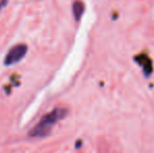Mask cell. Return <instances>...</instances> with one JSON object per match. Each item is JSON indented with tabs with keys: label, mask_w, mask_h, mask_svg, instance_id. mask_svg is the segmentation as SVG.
I'll list each match as a JSON object with an SVG mask.
<instances>
[{
	"label": "cell",
	"mask_w": 154,
	"mask_h": 153,
	"mask_svg": "<svg viewBox=\"0 0 154 153\" xmlns=\"http://www.w3.org/2000/svg\"><path fill=\"white\" fill-rule=\"evenodd\" d=\"M84 10H85V6H84L83 2L79 1V0L75 1V3L72 5V13H73V17H75V19L77 21H79L81 19L82 15L84 13Z\"/></svg>",
	"instance_id": "3"
},
{
	"label": "cell",
	"mask_w": 154,
	"mask_h": 153,
	"mask_svg": "<svg viewBox=\"0 0 154 153\" xmlns=\"http://www.w3.org/2000/svg\"><path fill=\"white\" fill-rule=\"evenodd\" d=\"M27 53V46L23 43L16 44L8 49L5 58H4V64L8 66L14 65V64L20 62L25 57Z\"/></svg>",
	"instance_id": "2"
},
{
	"label": "cell",
	"mask_w": 154,
	"mask_h": 153,
	"mask_svg": "<svg viewBox=\"0 0 154 153\" xmlns=\"http://www.w3.org/2000/svg\"><path fill=\"white\" fill-rule=\"evenodd\" d=\"M67 109L65 108H56L51 112L46 113L40 122L29 131V136L32 137H45L51 133L54 125L57 124L59 121L63 120L67 115Z\"/></svg>",
	"instance_id": "1"
}]
</instances>
